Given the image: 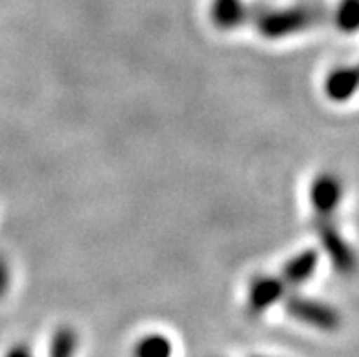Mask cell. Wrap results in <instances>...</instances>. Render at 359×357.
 <instances>
[{
	"label": "cell",
	"mask_w": 359,
	"mask_h": 357,
	"mask_svg": "<svg viewBox=\"0 0 359 357\" xmlns=\"http://www.w3.org/2000/svg\"><path fill=\"white\" fill-rule=\"evenodd\" d=\"M325 17L323 8L316 4H297L283 9H269L257 17L255 26L266 39H285V36L303 33Z\"/></svg>",
	"instance_id": "obj_1"
},
{
	"label": "cell",
	"mask_w": 359,
	"mask_h": 357,
	"mask_svg": "<svg viewBox=\"0 0 359 357\" xmlns=\"http://www.w3.org/2000/svg\"><path fill=\"white\" fill-rule=\"evenodd\" d=\"M287 314L299 321L301 325L310 326L319 332H336L341 326V314L332 304L323 303L319 299L305 297L294 294L285 303Z\"/></svg>",
	"instance_id": "obj_2"
},
{
	"label": "cell",
	"mask_w": 359,
	"mask_h": 357,
	"mask_svg": "<svg viewBox=\"0 0 359 357\" xmlns=\"http://www.w3.org/2000/svg\"><path fill=\"white\" fill-rule=\"evenodd\" d=\"M314 230L336 271L343 276H352L359 268V257L355 250L341 236V231L334 222V217H316Z\"/></svg>",
	"instance_id": "obj_3"
},
{
	"label": "cell",
	"mask_w": 359,
	"mask_h": 357,
	"mask_svg": "<svg viewBox=\"0 0 359 357\" xmlns=\"http://www.w3.org/2000/svg\"><path fill=\"white\" fill-rule=\"evenodd\" d=\"M343 201V182L334 173H319L310 184V203L316 217H334Z\"/></svg>",
	"instance_id": "obj_4"
},
{
	"label": "cell",
	"mask_w": 359,
	"mask_h": 357,
	"mask_svg": "<svg viewBox=\"0 0 359 357\" xmlns=\"http://www.w3.org/2000/svg\"><path fill=\"white\" fill-rule=\"evenodd\" d=\"M287 294V285L281 277L276 276H257L248 286L246 295V308L254 317L269 312L273 304H278Z\"/></svg>",
	"instance_id": "obj_5"
},
{
	"label": "cell",
	"mask_w": 359,
	"mask_h": 357,
	"mask_svg": "<svg viewBox=\"0 0 359 357\" xmlns=\"http://www.w3.org/2000/svg\"><path fill=\"white\" fill-rule=\"evenodd\" d=\"M359 90V62L339 66L328 73L325 93L334 102H345Z\"/></svg>",
	"instance_id": "obj_6"
},
{
	"label": "cell",
	"mask_w": 359,
	"mask_h": 357,
	"mask_svg": "<svg viewBox=\"0 0 359 357\" xmlns=\"http://www.w3.org/2000/svg\"><path fill=\"white\" fill-rule=\"evenodd\" d=\"M319 264V253L314 248L303 250L283 267L281 279L287 286H301L312 279Z\"/></svg>",
	"instance_id": "obj_7"
},
{
	"label": "cell",
	"mask_w": 359,
	"mask_h": 357,
	"mask_svg": "<svg viewBox=\"0 0 359 357\" xmlns=\"http://www.w3.org/2000/svg\"><path fill=\"white\" fill-rule=\"evenodd\" d=\"M248 9L243 0H214L212 20L219 29H233L246 20Z\"/></svg>",
	"instance_id": "obj_8"
},
{
	"label": "cell",
	"mask_w": 359,
	"mask_h": 357,
	"mask_svg": "<svg viewBox=\"0 0 359 357\" xmlns=\"http://www.w3.org/2000/svg\"><path fill=\"white\" fill-rule=\"evenodd\" d=\"M133 357H173V343L168 335L151 334L142 335L133 346Z\"/></svg>",
	"instance_id": "obj_9"
},
{
	"label": "cell",
	"mask_w": 359,
	"mask_h": 357,
	"mask_svg": "<svg viewBox=\"0 0 359 357\" xmlns=\"http://www.w3.org/2000/svg\"><path fill=\"white\" fill-rule=\"evenodd\" d=\"M79 350V334L72 326H59L53 332L48 357H75Z\"/></svg>",
	"instance_id": "obj_10"
},
{
	"label": "cell",
	"mask_w": 359,
	"mask_h": 357,
	"mask_svg": "<svg viewBox=\"0 0 359 357\" xmlns=\"http://www.w3.org/2000/svg\"><path fill=\"white\" fill-rule=\"evenodd\" d=\"M337 29L343 33L359 32V0H341L334 15Z\"/></svg>",
	"instance_id": "obj_11"
},
{
	"label": "cell",
	"mask_w": 359,
	"mask_h": 357,
	"mask_svg": "<svg viewBox=\"0 0 359 357\" xmlns=\"http://www.w3.org/2000/svg\"><path fill=\"white\" fill-rule=\"evenodd\" d=\"M9 286H11V270L4 255H0V299L8 294Z\"/></svg>",
	"instance_id": "obj_12"
},
{
	"label": "cell",
	"mask_w": 359,
	"mask_h": 357,
	"mask_svg": "<svg viewBox=\"0 0 359 357\" xmlns=\"http://www.w3.org/2000/svg\"><path fill=\"white\" fill-rule=\"evenodd\" d=\"M4 357H36L32 350L27 349L26 344H15L6 352Z\"/></svg>",
	"instance_id": "obj_13"
},
{
	"label": "cell",
	"mask_w": 359,
	"mask_h": 357,
	"mask_svg": "<svg viewBox=\"0 0 359 357\" xmlns=\"http://www.w3.org/2000/svg\"><path fill=\"white\" fill-rule=\"evenodd\" d=\"M254 357H273V356H254Z\"/></svg>",
	"instance_id": "obj_14"
}]
</instances>
